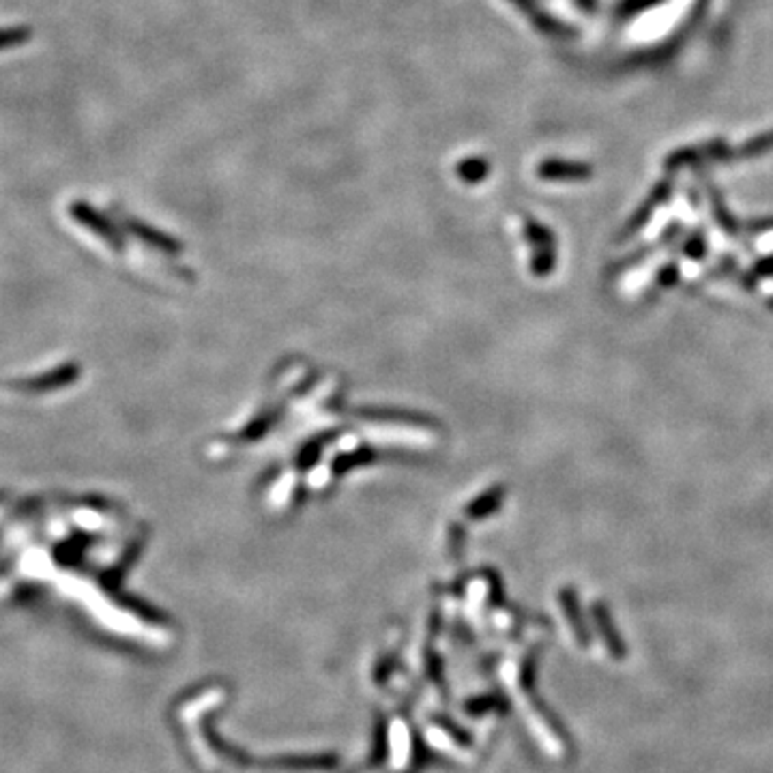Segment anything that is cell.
Wrapping results in <instances>:
<instances>
[{
  "label": "cell",
  "mask_w": 773,
  "mask_h": 773,
  "mask_svg": "<svg viewBox=\"0 0 773 773\" xmlns=\"http://www.w3.org/2000/svg\"><path fill=\"white\" fill-rule=\"evenodd\" d=\"M593 617H595V623H597L599 632H602L604 643H606L608 653L613 655L614 660H625V655H628V647H625V643L621 640V634H619L617 628H614L613 617H610L608 608L604 606V604H595Z\"/></svg>",
  "instance_id": "3"
},
{
  "label": "cell",
  "mask_w": 773,
  "mask_h": 773,
  "mask_svg": "<svg viewBox=\"0 0 773 773\" xmlns=\"http://www.w3.org/2000/svg\"><path fill=\"white\" fill-rule=\"evenodd\" d=\"M670 193H673V185H670V183H660V185L649 193L647 200H644L643 205H640L638 211L634 213L632 220L628 222V226L623 228V232H621V235H619V238H621V241H625V238H629L632 235H636V232H638L640 228H643L644 223L649 222V217L653 215V211H655V208H658V205H662L664 200H668Z\"/></svg>",
  "instance_id": "2"
},
{
  "label": "cell",
  "mask_w": 773,
  "mask_h": 773,
  "mask_svg": "<svg viewBox=\"0 0 773 773\" xmlns=\"http://www.w3.org/2000/svg\"><path fill=\"white\" fill-rule=\"evenodd\" d=\"M33 39V30L28 27H4L0 28V52L9 48L28 43Z\"/></svg>",
  "instance_id": "7"
},
{
  "label": "cell",
  "mask_w": 773,
  "mask_h": 773,
  "mask_svg": "<svg viewBox=\"0 0 773 773\" xmlns=\"http://www.w3.org/2000/svg\"><path fill=\"white\" fill-rule=\"evenodd\" d=\"M709 196H711V205H714V215H715V222H718V226L722 230L729 232V235H737V232H739V223H737L735 217L730 215L729 208L724 207V200H720L715 187H709Z\"/></svg>",
  "instance_id": "6"
},
{
  "label": "cell",
  "mask_w": 773,
  "mask_h": 773,
  "mask_svg": "<svg viewBox=\"0 0 773 773\" xmlns=\"http://www.w3.org/2000/svg\"><path fill=\"white\" fill-rule=\"evenodd\" d=\"M732 160V151L729 144L722 140H711L699 146H688V149H681L673 152V155L666 160L664 168L668 172L679 170L683 166H696V164H711V161H729Z\"/></svg>",
  "instance_id": "1"
},
{
  "label": "cell",
  "mask_w": 773,
  "mask_h": 773,
  "mask_svg": "<svg viewBox=\"0 0 773 773\" xmlns=\"http://www.w3.org/2000/svg\"><path fill=\"white\" fill-rule=\"evenodd\" d=\"M561 599H563V608H566V613H567L569 621H572L574 632H576L578 643H580V644H589V643H591V638H589L587 625H584L582 619H580V610H578V599H576V595H574V591H563Z\"/></svg>",
  "instance_id": "5"
},
{
  "label": "cell",
  "mask_w": 773,
  "mask_h": 773,
  "mask_svg": "<svg viewBox=\"0 0 773 773\" xmlns=\"http://www.w3.org/2000/svg\"><path fill=\"white\" fill-rule=\"evenodd\" d=\"M679 282V264H666V267L660 271L658 276V286L662 288H670L675 286V284Z\"/></svg>",
  "instance_id": "9"
},
{
  "label": "cell",
  "mask_w": 773,
  "mask_h": 773,
  "mask_svg": "<svg viewBox=\"0 0 773 773\" xmlns=\"http://www.w3.org/2000/svg\"><path fill=\"white\" fill-rule=\"evenodd\" d=\"M662 0H628V9L629 12H643V9L653 7V4H660Z\"/></svg>",
  "instance_id": "11"
},
{
  "label": "cell",
  "mask_w": 773,
  "mask_h": 773,
  "mask_svg": "<svg viewBox=\"0 0 773 773\" xmlns=\"http://www.w3.org/2000/svg\"><path fill=\"white\" fill-rule=\"evenodd\" d=\"M750 230H752V232L773 230V217H767V220H761V222H752V223H750Z\"/></svg>",
  "instance_id": "12"
},
{
  "label": "cell",
  "mask_w": 773,
  "mask_h": 773,
  "mask_svg": "<svg viewBox=\"0 0 773 773\" xmlns=\"http://www.w3.org/2000/svg\"><path fill=\"white\" fill-rule=\"evenodd\" d=\"M773 151V131L756 136V138L744 142L737 151H732V160H754Z\"/></svg>",
  "instance_id": "4"
},
{
  "label": "cell",
  "mask_w": 773,
  "mask_h": 773,
  "mask_svg": "<svg viewBox=\"0 0 773 773\" xmlns=\"http://www.w3.org/2000/svg\"><path fill=\"white\" fill-rule=\"evenodd\" d=\"M756 276H761V277L773 276V256H767V258H762L761 262H756V267H754V277H756Z\"/></svg>",
  "instance_id": "10"
},
{
  "label": "cell",
  "mask_w": 773,
  "mask_h": 773,
  "mask_svg": "<svg viewBox=\"0 0 773 773\" xmlns=\"http://www.w3.org/2000/svg\"><path fill=\"white\" fill-rule=\"evenodd\" d=\"M705 252H707V243H705L703 235H700V232H694V235H691L688 241H685L683 254L685 256H690L691 261H700V258L705 256Z\"/></svg>",
  "instance_id": "8"
}]
</instances>
